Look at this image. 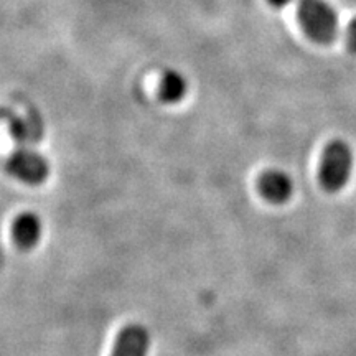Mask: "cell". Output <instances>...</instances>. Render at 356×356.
Instances as JSON below:
<instances>
[{
    "mask_svg": "<svg viewBox=\"0 0 356 356\" xmlns=\"http://www.w3.org/2000/svg\"><path fill=\"white\" fill-rule=\"evenodd\" d=\"M297 17L307 33L314 42L328 44L338 35V15L327 0H299Z\"/></svg>",
    "mask_w": 356,
    "mask_h": 356,
    "instance_id": "6da1fadb",
    "label": "cell"
},
{
    "mask_svg": "<svg viewBox=\"0 0 356 356\" xmlns=\"http://www.w3.org/2000/svg\"><path fill=\"white\" fill-rule=\"evenodd\" d=\"M353 155L346 142L332 140L325 149L320 163V184L325 190L337 191L345 186L350 178Z\"/></svg>",
    "mask_w": 356,
    "mask_h": 356,
    "instance_id": "7a4b0ae2",
    "label": "cell"
},
{
    "mask_svg": "<svg viewBox=\"0 0 356 356\" xmlns=\"http://www.w3.org/2000/svg\"><path fill=\"white\" fill-rule=\"evenodd\" d=\"M7 172L22 184L35 186L47 180L50 175V165L43 155L29 149H20L8 157Z\"/></svg>",
    "mask_w": 356,
    "mask_h": 356,
    "instance_id": "3957f363",
    "label": "cell"
},
{
    "mask_svg": "<svg viewBox=\"0 0 356 356\" xmlns=\"http://www.w3.org/2000/svg\"><path fill=\"white\" fill-rule=\"evenodd\" d=\"M149 348V330L140 323H129L115 337L111 356H147Z\"/></svg>",
    "mask_w": 356,
    "mask_h": 356,
    "instance_id": "277c9868",
    "label": "cell"
},
{
    "mask_svg": "<svg viewBox=\"0 0 356 356\" xmlns=\"http://www.w3.org/2000/svg\"><path fill=\"white\" fill-rule=\"evenodd\" d=\"M43 225L35 213H22L12 222V239L22 251H30L42 239Z\"/></svg>",
    "mask_w": 356,
    "mask_h": 356,
    "instance_id": "5b68a950",
    "label": "cell"
},
{
    "mask_svg": "<svg viewBox=\"0 0 356 356\" xmlns=\"http://www.w3.org/2000/svg\"><path fill=\"white\" fill-rule=\"evenodd\" d=\"M257 190L267 202L286 203L292 195V180L280 170H267L257 180Z\"/></svg>",
    "mask_w": 356,
    "mask_h": 356,
    "instance_id": "8992f818",
    "label": "cell"
},
{
    "mask_svg": "<svg viewBox=\"0 0 356 356\" xmlns=\"http://www.w3.org/2000/svg\"><path fill=\"white\" fill-rule=\"evenodd\" d=\"M186 79L178 71H167L159 86V96L163 102H178L186 95Z\"/></svg>",
    "mask_w": 356,
    "mask_h": 356,
    "instance_id": "52a82bcc",
    "label": "cell"
},
{
    "mask_svg": "<svg viewBox=\"0 0 356 356\" xmlns=\"http://www.w3.org/2000/svg\"><path fill=\"white\" fill-rule=\"evenodd\" d=\"M346 40H348L350 50L356 53V19L351 20L348 25V30H346Z\"/></svg>",
    "mask_w": 356,
    "mask_h": 356,
    "instance_id": "ba28073f",
    "label": "cell"
},
{
    "mask_svg": "<svg viewBox=\"0 0 356 356\" xmlns=\"http://www.w3.org/2000/svg\"><path fill=\"white\" fill-rule=\"evenodd\" d=\"M291 2H292V0H269L270 6H274V7H277V8L286 7V6H289V3H291Z\"/></svg>",
    "mask_w": 356,
    "mask_h": 356,
    "instance_id": "9c48e42d",
    "label": "cell"
},
{
    "mask_svg": "<svg viewBox=\"0 0 356 356\" xmlns=\"http://www.w3.org/2000/svg\"><path fill=\"white\" fill-rule=\"evenodd\" d=\"M2 264H3V254L2 251H0V267H2Z\"/></svg>",
    "mask_w": 356,
    "mask_h": 356,
    "instance_id": "30bf717a",
    "label": "cell"
}]
</instances>
